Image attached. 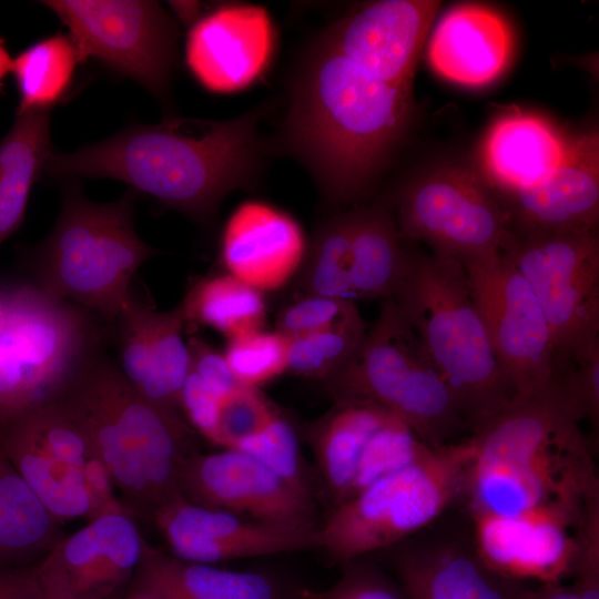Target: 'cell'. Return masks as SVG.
<instances>
[{
  "label": "cell",
  "mask_w": 599,
  "mask_h": 599,
  "mask_svg": "<svg viewBox=\"0 0 599 599\" xmlns=\"http://www.w3.org/2000/svg\"><path fill=\"white\" fill-rule=\"evenodd\" d=\"M264 111L225 121L171 118L132 124L73 152H52L43 173L119 180L206 225L225 196L257 183L272 149L258 130Z\"/></svg>",
  "instance_id": "6da1fadb"
},
{
  "label": "cell",
  "mask_w": 599,
  "mask_h": 599,
  "mask_svg": "<svg viewBox=\"0 0 599 599\" xmlns=\"http://www.w3.org/2000/svg\"><path fill=\"white\" fill-rule=\"evenodd\" d=\"M412 88L382 81L319 34L291 80L277 144L306 166L327 201L366 193L413 115Z\"/></svg>",
  "instance_id": "7a4b0ae2"
},
{
  "label": "cell",
  "mask_w": 599,
  "mask_h": 599,
  "mask_svg": "<svg viewBox=\"0 0 599 599\" xmlns=\"http://www.w3.org/2000/svg\"><path fill=\"white\" fill-rule=\"evenodd\" d=\"M470 437L476 453L463 494L473 514L580 518L599 497L590 443L556 379L517 396Z\"/></svg>",
  "instance_id": "3957f363"
},
{
  "label": "cell",
  "mask_w": 599,
  "mask_h": 599,
  "mask_svg": "<svg viewBox=\"0 0 599 599\" xmlns=\"http://www.w3.org/2000/svg\"><path fill=\"white\" fill-rule=\"evenodd\" d=\"M55 396L132 508L153 517L162 505L182 496L180 473L192 454L191 428L183 417L140 395L104 343L87 355Z\"/></svg>",
  "instance_id": "277c9868"
},
{
  "label": "cell",
  "mask_w": 599,
  "mask_h": 599,
  "mask_svg": "<svg viewBox=\"0 0 599 599\" xmlns=\"http://www.w3.org/2000/svg\"><path fill=\"white\" fill-rule=\"evenodd\" d=\"M136 194L97 203L71 184L49 235L26 248L21 264L29 283L49 298L72 303L109 328L126 305L140 266L159 252L133 224Z\"/></svg>",
  "instance_id": "5b68a950"
},
{
  "label": "cell",
  "mask_w": 599,
  "mask_h": 599,
  "mask_svg": "<svg viewBox=\"0 0 599 599\" xmlns=\"http://www.w3.org/2000/svg\"><path fill=\"white\" fill-rule=\"evenodd\" d=\"M392 300L453 393L471 434L516 398L461 262L412 255L409 272Z\"/></svg>",
  "instance_id": "8992f818"
},
{
  "label": "cell",
  "mask_w": 599,
  "mask_h": 599,
  "mask_svg": "<svg viewBox=\"0 0 599 599\" xmlns=\"http://www.w3.org/2000/svg\"><path fill=\"white\" fill-rule=\"evenodd\" d=\"M476 447L471 437L432 447L415 463L336 505L315 530V546L335 562L392 547L435 520L463 494Z\"/></svg>",
  "instance_id": "52a82bcc"
},
{
  "label": "cell",
  "mask_w": 599,
  "mask_h": 599,
  "mask_svg": "<svg viewBox=\"0 0 599 599\" xmlns=\"http://www.w3.org/2000/svg\"><path fill=\"white\" fill-rule=\"evenodd\" d=\"M324 382L335 402L378 404L433 447L466 428L453 393L392 298L349 361Z\"/></svg>",
  "instance_id": "ba28073f"
},
{
  "label": "cell",
  "mask_w": 599,
  "mask_h": 599,
  "mask_svg": "<svg viewBox=\"0 0 599 599\" xmlns=\"http://www.w3.org/2000/svg\"><path fill=\"white\" fill-rule=\"evenodd\" d=\"M0 429L53 398L81 362L111 335L97 315L49 298L29 282L2 287Z\"/></svg>",
  "instance_id": "9c48e42d"
},
{
  "label": "cell",
  "mask_w": 599,
  "mask_h": 599,
  "mask_svg": "<svg viewBox=\"0 0 599 599\" xmlns=\"http://www.w3.org/2000/svg\"><path fill=\"white\" fill-rule=\"evenodd\" d=\"M403 237L461 263L504 252L514 230L498 193L481 174L444 166L408 182L393 206Z\"/></svg>",
  "instance_id": "30bf717a"
},
{
  "label": "cell",
  "mask_w": 599,
  "mask_h": 599,
  "mask_svg": "<svg viewBox=\"0 0 599 599\" xmlns=\"http://www.w3.org/2000/svg\"><path fill=\"white\" fill-rule=\"evenodd\" d=\"M502 253L536 296L556 358L578 355L599 343L598 230L515 233Z\"/></svg>",
  "instance_id": "8fae6325"
},
{
  "label": "cell",
  "mask_w": 599,
  "mask_h": 599,
  "mask_svg": "<svg viewBox=\"0 0 599 599\" xmlns=\"http://www.w3.org/2000/svg\"><path fill=\"white\" fill-rule=\"evenodd\" d=\"M70 31L82 62L93 58L160 100L170 93L177 27L155 1H42Z\"/></svg>",
  "instance_id": "7c38bea8"
},
{
  "label": "cell",
  "mask_w": 599,
  "mask_h": 599,
  "mask_svg": "<svg viewBox=\"0 0 599 599\" xmlns=\"http://www.w3.org/2000/svg\"><path fill=\"white\" fill-rule=\"evenodd\" d=\"M319 470L335 505L422 458L433 446L387 408L338 400L312 430Z\"/></svg>",
  "instance_id": "4fadbf2b"
},
{
  "label": "cell",
  "mask_w": 599,
  "mask_h": 599,
  "mask_svg": "<svg viewBox=\"0 0 599 599\" xmlns=\"http://www.w3.org/2000/svg\"><path fill=\"white\" fill-rule=\"evenodd\" d=\"M463 264L493 347L517 396L548 386L555 378L556 349L525 278L502 252Z\"/></svg>",
  "instance_id": "5bb4252c"
},
{
  "label": "cell",
  "mask_w": 599,
  "mask_h": 599,
  "mask_svg": "<svg viewBox=\"0 0 599 599\" xmlns=\"http://www.w3.org/2000/svg\"><path fill=\"white\" fill-rule=\"evenodd\" d=\"M0 447L55 519L90 516L85 470L95 456L57 396L10 419L0 429Z\"/></svg>",
  "instance_id": "9a60e30c"
},
{
  "label": "cell",
  "mask_w": 599,
  "mask_h": 599,
  "mask_svg": "<svg viewBox=\"0 0 599 599\" xmlns=\"http://www.w3.org/2000/svg\"><path fill=\"white\" fill-rule=\"evenodd\" d=\"M142 544L126 512L90 520L32 567L42 599H111L133 578Z\"/></svg>",
  "instance_id": "2e32d148"
},
{
  "label": "cell",
  "mask_w": 599,
  "mask_h": 599,
  "mask_svg": "<svg viewBox=\"0 0 599 599\" xmlns=\"http://www.w3.org/2000/svg\"><path fill=\"white\" fill-rule=\"evenodd\" d=\"M180 493L193 504L253 520L315 528L311 495L241 450L189 455L180 473Z\"/></svg>",
  "instance_id": "e0dca14e"
},
{
  "label": "cell",
  "mask_w": 599,
  "mask_h": 599,
  "mask_svg": "<svg viewBox=\"0 0 599 599\" xmlns=\"http://www.w3.org/2000/svg\"><path fill=\"white\" fill-rule=\"evenodd\" d=\"M474 549L499 576L532 585L559 583L572 578L583 517L557 510L516 516L473 514Z\"/></svg>",
  "instance_id": "ac0fdd59"
},
{
  "label": "cell",
  "mask_w": 599,
  "mask_h": 599,
  "mask_svg": "<svg viewBox=\"0 0 599 599\" xmlns=\"http://www.w3.org/2000/svg\"><path fill=\"white\" fill-rule=\"evenodd\" d=\"M439 1L378 0L362 3L331 23L322 38L373 77L412 88Z\"/></svg>",
  "instance_id": "d6986e66"
},
{
  "label": "cell",
  "mask_w": 599,
  "mask_h": 599,
  "mask_svg": "<svg viewBox=\"0 0 599 599\" xmlns=\"http://www.w3.org/2000/svg\"><path fill=\"white\" fill-rule=\"evenodd\" d=\"M153 518L174 556L192 562L216 565L315 546L316 528L253 520L182 496L162 505Z\"/></svg>",
  "instance_id": "ffe728a7"
},
{
  "label": "cell",
  "mask_w": 599,
  "mask_h": 599,
  "mask_svg": "<svg viewBox=\"0 0 599 599\" xmlns=\"http://www.w3.org/2000/svg\"><path fill=\"white\" fill-rule=\"evenodd\" d=\"M273 21L262 6L224 3L190 27L185 62L207 91L232 93L253 84L275 50Z\"/></svg>",
  "instance_id": "44dd1931"
},
{
  "label": "cell",
  "mask_w": 599,
  "mask_h": 599,
  "mask_svg": "<svg viewBox=\"0 0 599 599\" xmlns=\"http://www.w3.org/2000/svg\"><path fill=\"white\" fill-rule=\"evenodd\" d=\"M498 195L515 233L598 230V132L571 138L559 166L539 184Z\"/></svg>",
  "instance_id": "7402d4cb"
},
{
  "label": "cell",
  "mask_w": 599,
  "mask_h": 599,
  "mask_svg": "<svg viewBox=\"0 0 599 599\" xmlns=\"http://www.w3.org/2000/svg\"><path fill=\"white\" fill-rule=\"evenodd\" d=\"M305 252L295 219L257 200L232 212L220 240V260L227 273L262 293L284 286L301 268Z\"/></svg>",
  "instance_id": "603a6c76"
},
{
  "label": "cell",
  "mask_w": 599,
  "mask_h": 599,
  "mask_svg": "<svg viewBox=\"0 0 599 599\" xmlns=\"http://www.w3.org/2000/svg\"><path fill=\"white\" fill-rule=\"evenodd\" d=\"M570 140L538 114L507 110L491 123L484 139L483 176L498 194L532 187L559 166Z\"/></svg>",
  "instance_id": "cb8c5ba5"
},
{
  "label": "cell",
  "mask_w": 599,
  "mask_h": 599,
  "mask_svg": "<svg viewBox=\"0 0 599 599\" xmlns=\"http://www.w3.org/2000/svg\"><path fill=\"white\" fill-rule=\"evenodd\" d=\"M512 35L505 19L479 4L449 9L428 43L434 70L453 82L480 87L497 79L508 64Z\"/></svg>",
  "instance_id": "d4e9b609"
},
{
  "label": "cell",
  "mask_w": 599,
  "mask_h": 599,
  "mask_svg": "<svg viewBox=\"0 0 599 599\" xmlns=\"http://www.w3.org/2000/svg\"><path fill=\"white\" fill-rule=\"evenodd\" d=\"M407 599H521L526 583L499 576L459 544L406 548L394 564Z\"/></svg>",
  "instance_id": "484cf974"
},
{
  "label": "cell",
  "mask_w": 599,
  "mask_h": 599,
  "mask_svg": "<svg viewBox=\"0 0 599 599\" xmlns=\"http://www.w3.org/2000/svg\"><path fill=\"white\" fill-rule=\"evenodd\" d=\"M132 586L159 599H278L275 583L263 573L171 557L144 539Z\"/></svg>",
  "instance_id": "4316f807"
},
{
  "label": "cell",
  "mask_w": 599,
  "mask_h": 599,
  "mask_svg": "<svg viewBox=\"0 0 599 599\" xmlns=\"http://www.w3.org/2000/svg\"><path fill=\"white\" fill-rule=\"evenodd\" d=\"M353 298H394L410 267L393 206L374 203L348 210Z\"/></svg>",
  "instance_id": "83f0119b"
},
{
  "label": "cell",
  "mask_w": 599,
  "mask_h": 599,
  "mask_svg": "<svg viewBox=\"0 0 599 599\" xmlns=\"http://www.w3.org/2000/svg\"><path fill=\"white\" fill-rule=\"evenodd\" d=\"M52 152L50 110L17 114L0 140V248L20 229L31 190Z\"/></svg>",
  "instance_id": "f1b7e54d"
},
{
  "label": "cell",
  "mask_w": 599,
  "mask_h": 599,
  "mask_svg": "<svg viewBox=\"0 0 599 599\" xmlns=\"http://www.w3.org/2000/svg\"><path fill=\"white\" fill-rule=\"evenodd\" d=\"M58 522L0 447V565L41 559L61 538Z\"/></svg>",
  "instance_id": "f546056e"
},
{
  "label": "cell",
  "mask_w": 599,
  "mask_h": 599,
  "mask_svg": "<svg viewBox=\"0 0 599 599\" xmlns=\"http://www.w3.org/2000/svg\"><path fill=\"white\" fill-rule=\"evenodd\" d=\"M180 305L185 324L211 327L229 339L262 329L266 318L262 292L229 273L199 278Z\"/></svg>",
  "instance_id": "4dcf8cb0"
},
{
  "label": "cell",
  "mask_w": 599,
  "mask_h": 599,
  "mask_svg": "<svg viewBox=\"0 0 599 599\" xmlns=\"http://www.w3.org/2000/svg\"><path fill=\"white\" fill-rule=\"evenodd\" d=\"M79 63V51L68 34L41 39L21 51L12 61L18 90L17 114L51 110L68 93Z\"/></svg>",
  "instance_id": "1f68e13d"
},
{
  "label": "cell",
  "mask_w": 599,
  "mask_h": 599,
  "mask_svg": "<svg viewBox=\"0 0 599 599\" xmlns=\"http://www.w3.org/2000/svg\"><path fill=\"white\" fill-rule=\"evenodd\" d=\"M301 270L305 295L353 301L348 211L333 215L317 227Z\"/></svg>",
  "instance_id": "d6a6232c"
},
{
  "label": "cell",
  "mask_w": 599,
  "mask_h": 599,
  "mask_svg": "<svg viewBox=\"0 0 599 599\" xmlns=\"http://www.w3.org/2000/svg\"><path fill=\"white\" fill-rule=\"evenodd\" d=\"M181 305L152 313L151 386L146 399L161 409L182 417L180 393L191 369L187 343L183 339Z\"/></svg>",
  "instance_id": "836d02e7"
},
{
  "label": "cell",
  "mask_w": 599,
  "mask_h": 599,
  "mask_svg": "<svg viewBox=\"0 0 599 599\" xmlns=\"http://www.w3.org/2000/svg\"><path fill=\"white\" fill-rule=\"evenodd\" d=\"M361 314L322 331L288 338L287 372L326 379L356 352L366 334Z\"/></svg>",
  "instance_id": "e575fe53"
},
{
  "label": "cell",
  "mask_w": 599,
  "mask_h": 599,
  "mask_svg": "<svg viewBox=\"0 0 599 599\" xmlns=\"http://www.w3.org/2000/svg\"><path fill=\"white\" fill-rule=\"evenodd\" d=\"M223 355L241 385L257 388L287 372L288 338L254 331L230 338Z\"/></svg>",
  "instance_id": "d590c367"
},
{
  "label": "cell",
  "mask_w": 599,
  "mask_h": 599,
  "mask_svg": "<svg viewBox=\"0 0 599 599\" xmlns=\"http://www.w3.org/2000/svg\"><path fill=\"white\" fill-rule=\"evenodd\" d=\"M235 450L251 455L286 483L309 495L296 433L278 413Z\"/></svg>",
  "instance_id": "8d00e7d4"
},
{
  "label": "cell",
  "mask_w": 599,
  "mask_h": 599,
  "mask_svg": "<svg viewBox=\"0 0 599 599\" xmlns=\"http://www.w3.org/2000/svg\"><path fill=\"white\" fill-rule=\"evenodd\" d=\"M276 414L258 388L242 385L233 389L220 398L216 445L237 449Z\"/></svg>",
  "instance_id": "74e56055"
},
{
  "label": "cell",
  "mask_w": 599,
  "mask_h": 599,
  "mask_svg": "<svg viewBox=\"0 0 599 599\" xmlns=\"http://www.w3.org/2000/svg\"><path fill=\"white\" fill-rule=\"evenodd\" d=\"M555 378L577 419L599 425V343L567 358L556 359Z\"/></svg>",
  "instance_id": "f35d334b"
},
{
  "label": "cell",
  "mask_w": 599,
  "mask_h": 599,
  "mask_svg": "<svg viewBox=\"0 0 599 599\" xmlns=\"http://www.w3.org/2000/svg\"><path fill=\"white\" fill-rule=\"evenodd\" d=\"M357 313L352 300L305 295L281 309L275 331L294 338L332 327Z\"/></svg>",
  "instance_id": "ab89813d"
},
{
  "label": "cell",
  "mask_w": 599,
  "mask_h": 599,
  "mask_svg": "<svg viewBox=\"0 0 599 599\" xmlns=\"http://www.w3.org/2000/svg\"><path fill=\"white\" fill-rule=\"evenodd\" d=\"M338 581L325 590L305 589L303 599H407L398 583H394L379 570L368 566L353 565Z\"/></svg>",
  "instance_id": "60d3db41"
},
{
  "label": "cell",
  "mask_w": 599,
  "mask_h": 599,
  "mask_svg": "<svg viewBox=\"0 0 599 599\" xmlns=\"http://www.w3.org/2000/svg\"><path fill=\"white\" fill-rule=\"evenodd\" d=\"M220 397L190 369L180 393V409L201 435L217 444Z\"/></svg>",
  "instance_id": "b9f144b4"
},
{
  "label": "cell",
  "mask_w": 599,
  "mask_h": 599,
  "mask_svg": "<svg viewBox=\"0 0 599 599\" xmlns=\"http://www.w3.org/2000/svg\"><path fill=\"white\" fill-rule=\"evenodd\" d=\"M191 369L221 398L242 386L223 354L199 337L187 342Z\"/></svg>",
  "instance_id": "7bdbcfd3"
},
{
  "label": "cell",
  "mask_w": 599,
  "mask_h": 599,
  "mask_svg": "<svg viewBox=\"0 0 599 599\" xmlns=\"http://www.w3.org/2000/svg\"><path fill=\"white\" fill-rule=\"evenodd\" d=\"M0 599H42L32 567L0 569Z\"/></svg>",
  "instance_id": "ee69618b"
},
{
  "label": "cell",
  "mask_w": 599,
  "mask_h": 599,
  "mask_svg": "<svg viewBox=\"0 0 599 599\" xmlns=\"http://www.w3.org/2000/svg\"><path fill=\"white\" fill-rule=\"evenodd\" d=\"M521 599H599V587L587 586L576 580L570 585L526 583Z\"/></svg>",
  "instance_id": "f6af8a7d"
},
{
  "label": "cell",
  "mask_w": 599,
  "mask_h": 599,
  "mask_svg": "<svg viewBox=\"0 0 599 599\" xmlns=\"http://www.w3.org/2000/svg\"><path fill=\"white\" fill-rule=\"evenodd\" d=\"M175 17L184 24L191 27L206 11L203 10V4L199 1H170Z\"/></svg>",
  "instance_id": "bcb514c9"
},
{
  "label": "cell",
  "mask_w": 599,
  "mask_h": 599,
  "mask_svg": "<svg viewBox=\"0 0 599 599\" xmlns=\"http://www.w3.org/2000/svg\"><path fill=\"white\" fill-rule=\"evenodd\" d=\"M12 59L8 52V49L4 44V40L0 37V91L3 87V81L6 77L12 70Z\"/></svg>",
  "instance_id": "7dc6e473"
},
{
  "label": "cell",
  "mask_w": 599,
  "mask_h": 599,
  "mask_svg": "<svg viewBox=\"0 0 599 599\" xmlns=\"http://www.w3.org/2000/svg\"><path fill=\"white\" fill-rule=\"evenodd\" d=\"M125 599H155V598L146 590L132 586Z\"/></svg>",
  "instance_id": "c3c4849f"
},
{
  "label": "cell",
  "mask_w": 599,
  "mask_h": 599,
  "mask_svg": "<svg viewBox=\"0 0 599 599\" xmlns=\"http://www.w3.org/2000/svg\"><path fill=\"white\" fill-rule=\"evenodd\" d=\"M4 312H6L4 300H3L2 291L0 288V326L4 318Z\"/></svg>",
  "instance_id": "681fc988"
}]
</instances>
